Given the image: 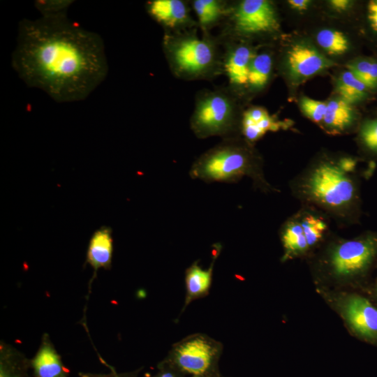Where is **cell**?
I'll return each instance as SVG.
<instances>
[{
  "label": "cell",
  "instance_id": "1",
  "mask_svg": "<svg viewBox=\"0 0 377 377\" xmlns=\"http://www.w3.org/2000/svg\"><path fill=\"white\" fill-rule=\"evenodd\" d=\"M11 64L28 87L60 103L85 99L108 73L101 36L67 15L22 19Z\"/></svg>",
  "mask_w": 377,
  "mask_h": 377
},
{
  "label": "cell",
  "instance_id": "2",
  "mask_svg": "<svg viewBox=\"0 0 377 377\" xmlns=\"http://www.w3.org/2000/svg\"><path fill=\"white\" fill-rule=\"evenodd\" d=\"M221 45L210 34L197 28L164 32L162 48L172 73L184 80H212L222 74Z\"/></svg>",
  "mask_w": 377,
  "mask_h": 377
},
{
  "label": "cell",
  "instance_id": "3",
  "mask_svg": "<svg viewBox=\"0 0 377 377\" xmlns=\"http://www.w3.org/2000/svg\"><path fill=\"white\" fill-rule=\"evenodd\" d=\"M189 175L205 182H235L244 176L255 179L260 170L251 150L235 137L223 140L200 155L193 163Z\"/></svg>",
  "mask_w": 377,
  "mask_h": 377
},
{
  "label": "cell",
  "instance_id": "4",
  "mask_svg": "<svg viewBox=\"0 0 377 377\" xmlns=\"http://www.w3.org/2000/svg\"><path fill=\"white\" fill-rule=\"evenodd\" d=\"M241 117L235 94L228 87L204 89L195 96L190 127L200 139L234 137L239 128Z\"/></svg>",
  "mask_w": 377,
  "mask_h": 377
},
{
  "label": "cell",
  "instance_id": "5",
  "mask_svg": "<svg viewBox=\"0 0 377 377\" xmlns=\"http://www.w3.org/2000/svg\"><path fill=\"white\" fill-rule=\"evenodd\" d=\"M306 191L318 203L332 209L357 207V188L343 169L332 163H323L309 175Z\"/></svg>",
  "mask_w": 377,
  "mask_h": 377
},
{
  "label": "cell",
  "instance_id": "6",
  "mask_svg": "<svg viewBox=\"0 0 377 377\" xmlns=\"http://www.w3.org/2000/svg\"><path fill=\"white\" fill-rule=\"evenodd\" d=\"M222 36L250 37L278 31L279 23L272 3L267 0H243L229 5Z\"/></svg>",
  "mask_w": 377,
  "mask_h": 377
},
{
  "label": "cell",
  "instance_id": "7",
  "mask_svg": "<svg viewBox=\"0 0 377 377\" xmlns=\"http://www.w3.org/2000/svg\"><path fill=\"white\" fill-rule=\"evenodd\" d=\"M377 260V232H367L338 244L331 254V265L339 276H364Z\"/></svg>",
  "mask_w": 377,
  "mask_h": 377
},
{
  "label": "cell",
  "instance_id": "8",
  "mask_svg": "<svg viewBox=\"0 0 377 377\" xmlns=\"http://www.w3.org/2000/svg\"><path fill=\"white\" fill-rule=\"evenodd\" d=\"M219 39L223 47L222 75L227 77V87L235 94L246 88L251 64L257 53L247 44L235 43L225 36Z\"/></svg>",
  "mask_w": 377,
  "mask_h": 377
},
{
  "label": "cell",
  "instance_id": "9",
  "mask_svg": "<svg viewBox=\"0 0 377 377\" xmlns=\"http://www.w3.org/2000/svg\"><path fill=\"white\" fill-rule=\"evenodd\" d=\"M145 9L149 16L164 29V32H178L198 27L184 1L149 0L145 3Z\"/></svg>",
  "mask_w": 377,
  "mask_h": 377
},
{
  "label": "cell",
  "instance_id": "10",
  "mask_svg": "<svg viewBox=\"0 0 377 377\" xmlns=\"http://www.w3.org/2000/svg\"><path fill=\"white\" fill-rule=\"evenodd\" d=\"M335 64L313 46L305 43L293 45L286 54V67L295 82L309 78Z\"/></svg>",
  "mask_w": 377,
  "mask_h": 377
},
{
  "label": "cell",
  "instance_id": "11",
  "mask_svg": "<svg viewBox=\"0 0 377 377\" xmlns=\"http://www.w3.org/2000/svg\"><path fill=\"white\" fill-rule=\"evenodd\" d=\"M344 313L357 336L377 344V305L363 295H351L345 302Z\"/></svg>",
  "mask_w": 377,
  "mask_h": 377
},
{
  "label": "cell",
  "instance_id": "12",
  "mask_svg": "<svg viewBox=\"0 0 377 377\" xmlns=\"http://www.w3.org/2000/svg\"><path fill=\"white\" fill-rule=\"evenodd\" d=\"M213 348L205 340L197 338L184 343L176 350V360L185 371L195 375L205 372L210 366Z\"/></svg>",
  "mask_w": 377,
  "mask_h": 377
},
{
  "label": "cell",
  "instance_id": "13",
  "mask_svg": "<svg viewBox=\"0 0 377 377\" xmlns=\"http://www.w3.org/2000/svg\"><path fill=\"white\" fill-rule=\"evenodd\" d=\"M281 121L276 120L262 107L253 106L242 113L239 130L245 140L254 142L269 131H276L283 127Z\"/></svg>",
  "mask_w": 377,
  "mask_h": 377
},
{
  "label": "cell",
  "instance_id": "14",
  "mask_svg": "<svg viewBox=\"0 0 377 377\" xmlns=\"http://www.w3.org/2000/svg\"><path fill=\"white\" fill-rule=\"evenodd\" d=\"M113 250L114 241L111 227L102 226L94 231L86 253V263L94 269V278L99 269H110Z\"/></svg>",
  "mask_w": 377,
  "mask_h": 377
},
{
  "label": "cell",
  "instance_id": "15",
  "mask_svg": "<svg viewBox=\"0 0 377 377\" xmlns=\"http://www.w3.org/2000/svg\"><path fill=\"white\" fill-rule=\"evenodd\" d=\"M30 367L34 377H68L69 374L46 334L43 335L36 355L30 360Z\"/></svg>",
  "mask_w": 377,
  "mask_h": 377
},
{
  "label": "cell",
  "instance_id": "16",
  "mask_svg": "<svg viewBox=\"0 0 377 377\" xmlns=\"http://www.w3.org/2000/svg\"><path fill=\"white\" fill-rule=\"evenodd\" d=\"M191 4L203 34H209L213 27L226 20L230 5L223 0H194Z\"/></svg>",
  "mask_w": 377,
  "mask_h": 377
},
{
  "label": "cell",
  "instance_id": "17",
  "mask_svg": "<svg viewBox=\"0 0 377 377\" xmlns=\"http://www.w3.org/2000/svg\"><path fill=\"white\" fill-rule=\"evenodd\" d=\"M357 119L353 105L338 97L327 103L322 122L330 131H342L354 126Z\"/></svg>",
  "mask_w": 377,
  "mask_h": 377
},
{
  "label": "cell",
  "instance_id": "18",
  "mask_svg": "<svg viewBox=\"0 0 377 377\" xmlns=\"http://www.w3.org/2000/svg\"><path fill=\"white\" fill-rule=\"evenodd\" d=\"M339 98L354 105L369 101L374 95L367 87L348 70L343 72L337 82Z\"/></svg>",
  "mask_w": 377,
  "mask_h": 377
},
{
  "label": "cell",
  "instance_id": "19",
  "mask_svg": "<svg viewBox=\"0 0 377 377\" xmlns=\"http://www.w3.org/2000/svg\"><path fill=\"white\" fill-rule=\"evenodd\" d=\"M30 360L15 348L1 343L0 377H29Z\"/></svg>",
  "mask_w": 377,
  "mask_h": 377
},
{
  "label": "cell",
  "instance_id": "20",
  "mask_svg": "<svg viewBox=\"0 0 377 377\" xmlns=\"http://www.w3.org/2000/svg\"><path fill=\"white\" fill-rule=\"evenodd\" d=\"M272 66L273 60L270 54L257 53L251 64L246 88L253 92L264 89L269 81Z\"/></svg>",
  "mask_w": 377,
  "mask_h": 377
},
{
  "label": "cell",
  "instance_id": "21",
  "mask_svg": "<svg viewBox=\"0 0 377 377\" xmlns=\"http://www.w3.org/2000/svg\"><path fill=\"white\" fill-rule=\"evenodd\" d=\"M346 68L362 81L373 94L377 93V58L357 57L349 62Z\"/></svg>",
  "mask_w": 377,
  "mask_h": 377
},
{
  "label": "cell",
  "instance_id": "22",
  "mask_svg": "<svg viewBox=\"0 0 377 377\" xmlns=\"http://www.w3.org/2000/svg\"><path fill=\"white\" fill-rule=\"evenodd\" d=\"M282 242L286 256L302 253L309 247L302 226L297 221L286 223L282 234Z\"/></svg>",
  "mask_w": 377,
  "mask_h": 377
},
{
  "label": "cell",
  "instance_id": "23",
  "mask_svg": "<svg viewBox=\"0 0 377 377\" xmlns=\"http://www.w3.org/2000/svg\"><path fill=\"white\" fill-rule=\"evenodd\" d=\"M358 141L367 156L377 159V113L362 120L359 128Z\"/></svg>",
  "mask_w": 377,
  "mask_h": 377
},
{
  "label": "cell",
  "instance_id": "24",
  "mask_svg": "<svg viewBox=\"0 0 377 377\" xmlns=\"http://www.w3.org/2000/svg\"><path fill=\"white\" fill-rule=\"evenodd\" d=\"M318 45L330 54H341L349 49V41L341 31L325 29L320 30L316 36Z\"/></svg>",
  "mask_w": 377,
  "mask_h": 377
},
{
  "label": "cell",
  "instance_id": "25",
  "mask_svg": "<svg viewBox=\"0 0 377 377\" xmlns=\"http://www.w3.org/2000/svg\"><path fill=\"white\" fill-rule=\"evenodd\" d=\"M212 267L203 269L196 264L188 269L186 283L189 295H199L208 290L212 281Z\"/></svg>",
  "mask_w": 377,
  "mask_h": 377
},
{
  "label": "cell",
  "instance_id": "26",
  "mask_svg": "<svg viewBox=\"0 0 377 377\" xmlns=\"http://www.w3.org/2000/svg\"><path fill=\"white\" fill-rule=\"evenodd\" d=\"M309 246L318 242L327 229L325 221L318 216L306 214L300 221Z\"/></svg>",
  "mask_w": 377,
  "mask_h": 377
},
{
  "label": "cell",
  "instance_id": "27",
  "mask_svg": "<svg viewBox=\"0 0 377 377\" xmlns=\"http://www.w3.org/2000/svg\"><path fill=\"white\" fill-rule=\"evenodd\" d=\"M73 0H36V9L43 17H59L67 15V11L74 3Z\"/></svg>",
  "mask_w": 377,
  "mask_h": 377
},
{
  "label": "cell",
  "instance_id": "28",
  "mask_svg": "<svg viewBox=\"0 0 377 377\" xmlns=\"http://www.w3.org/2000/svg\"><path fill=\"white\" fill-rule=\"evenodd\" d=\"M300 107L302 112L312 121L320 123L327 109V103L314 100L309 97H304L300 101Z\"/></svg>",
  "mask_w": 377,
  "mask_h": 377
},
{
  "label": "cell",
  "instance_id": "29",
  "mask_svg": "<svg viewBox=\"0 0 377 377\" xmlns=\"http://www.w3.org/2000/svg\"><path fill=\"white\" fill-rule=\"evenodd\" d=\"M365 20L370 34L377 38V0H370L367 3Z\"/></svg>",
  "mask_w": 377,
  "mask_h": 377
},
{
  "label": "cell",
  "instance_id": "30",
  "mask_svg": "<svg viewBox=\"0 0 377 377\" xmlns=\"http://www.w3.org/2000/svg\"><path fill=\"white\" fill-rule=\"evenodd\" d=\"M288 3L292 8L302 11L308 8L310 1L308 0H290L288 1Z\"/></svg>",
  "mask_w": 377,
  "mask_h": 377
},
{
  "label": "cell",
  "instance_id": "31",
  "mask_svg": "<svg viewBox=\"0 0 377 377\" xmlns=\"http://www.w3.org/2000/svg\"><path fill=\"white\" fill-rule=\"evenodd\" d=\"M332 8L337 10L347 9L350 5V1L348 0H332L330 1Z\"/></svg>",
  "mask_w": 377,
  "mask_h": 377
},
{
  "label": "cell",
  "instance_id": "32",
  "mask_svg": "<svg viewBox=\"0 0 377 377\" xmlns=\"http://www.w3.org/2000/svg\"><path fill=\"white\" fill-rule=\"evenodd\" d=\"M79 377H120L115 372L107 373V374H94V373H79Z\"/></svg>",
  "mask_w": 377,
  "mask_h": 377
},
{
  "label": "cell",
  "instance_id": "33",
  "mask_svg": "<svg viewBox=\"0 0 377 377\" xmlns=\"http://www.w3.org/2000/svg\"><path fill=\"white\" fill-rule=\"evenodd\" d=\"M160 377H173V376L170 373H165L162 374Z\"/></svg>",
  "mask_w": 377,
  "mask_h": 377
},
{
  "label": "cell",
  "instance_id": "34",
  "mask_svg": "<svg viewBox=\"0 0 377 377\" xmlns=\"http://www.w3.org/2000/svg\"><path fill=\"white\" fill-rule=\"evenodd\" d=\"M374 293H375L376 298L377 300V279H376V284L374 286Z\"/></svg>",
  "mask_w": 377,
  "mask_h": 377
}]
</instances>
